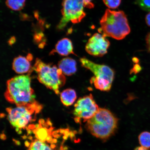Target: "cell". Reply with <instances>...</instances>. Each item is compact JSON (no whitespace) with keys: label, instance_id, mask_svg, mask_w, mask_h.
<instances>
[{"label":"cell","instance_id":"cell-1","mask_svg":"<svg viewBox=\"0 0 150 150\" xmlns=\"http://www.w3.org/2000/svg\"><path fill=\"white\" fill-rule=\"evenodd\" d=\"M30 74L17 76L7 81L4 96L8 102L20 106L37 102L31 86Z\"/></svg>","mask_w":150,"mask_h":150},{"label":"cell","instance_id":"cell-2","mask_svg":"<svg viewBox=\"0 0 150 150\" xmlns=\"http://www.w3.org/2000/svg\"><path fill=\"white\" fill-rule=\"evenodd\" d=\"M100 24L99 32L117 40L125 38L130 32L127 16L122 11L107 9L101 18Z\"/></svg>","mask_w":150,"mask_h":150},{"label":"cell","instance_id":"cell-3","mask_svg":"<svg viewBox=\"0 0 150 150\" xmlns=\"http://www.w3.org/2000/svg\"><path fill=\"white\" fill-rule=\"evenodd\" d=\"M86 125L87 130L93 136L106 139L117 129V119L109 110L100 108L95 115L87 121Z\"/></svg>","mask_w":150,"mask_h":150},{"label":"cell","instance_id":"cell-4","mask_svg":"<svg viewBox=\"0 0 150 150\" xmlns=\"http://www.w3.org/2000/svg\"><path fill=\"white\" fill-rule=\"evenodd\" d=\"M37 74L39 81L56 94L60 93L59 89L66 82L65 75L59 67L44 62L37 59L33 67Z\"/></svg>","mask_w":150,"mask_h":150},{"label":"cell","instance_id":"cell-5","mask_svg":"<svg viewBox=\"0 0 150 150\" xmlns=\"http://www.w3.org/2000/svg\"><path fill=\"white\" fill-rule=\"evenodd\" d=\"M80 62L82 67L91 71L94 75L90 80L91 83L100 91H110L115 76L112 69L108 66L94 63L86 58H81Z\"/></svg>","mask_w":150,"mask_h":150},{"label":"cell","instance_id":"cell-6","mask_svg":"<svg viewBox=\"0 0 150 150\" xmlns=\"http://www.w3.org/2000/svg\"><path fill=\"white\" fill-rule=\"evenodd\" d=\"M42 108V105L38 102L26 106L7 108V119L13 127L20 130L25 129L29 122L36 120V118H33V115L39 113Z\"/></svg>","mask_w":150,"mask_h":150},{"label":"cell","instance_id":"cell-7","mask_svg":"<svg viewBox=\"0 0 150 150\" xmlns=\"http://www.w3.org/2000/svg\"><path fill=\"white\" fill-rule=\"evenodd\" d=\"M62 5L63 17L58 26L59 29H63L70 21L79 23L86 16L83 0H63Z\"/></svg>","mask_w":150,"mask_h":150},{"label":"cell","instance_id":"cell-8","mask_svg":"<svg viewBox=\"0 0 150 150\" xmlns=\"http://www.w3.org/2000/svg\"><path fill=\"white\" fill-rule=\"evenodd\" d=\"M99 109L92 95L81 97L74 105V114L76 117L75 121L79 123L81 119L84 121L88 120L95 115Z\"/></svg>","mask_w":150,"mask_h":150},{"label":"cell","instance_id":"cell-9","mask_svg":"<svg viewBox=\"0 0 150 150\" xmlns=\"http://www.w3.org/2000/svg\"><path fill=\"white\" fill-rule=\"evenodd\" d=\"M110 44L105 35L96 33L88 41L86 46V51L92 56L102 57L107 53Z\"/></svg>","mask_w":150,"mask_h":150},{"label":"cell","instance_id":"cell-10","mask_svg":"<svg viewBox=\"0 0 150 150\" xmlns=\"http://www.w3.org/2000/svg\"><path fill=\"white\" fill-rule=\"evenodd\" d=\"M33 56L29 54L27 57L20 56L15 58L12 63V68L18 74H23L29 72L31 74L33 70L31 67V61Z\"/></svg>","mask_w":150,"mask_h":150},{"label":"cell","instance_id":"cell-11","mask_svg":"<svg viewBox=\"0 0 150 150\" xmlns=\"http://www.w3.org/2000/svg\"><path fill=\"white\" fill-rule=\"evenodd\" d=\"M52 52H57L59 55L63 56L70 54L75 55L72 42L67 38H63L59 40L56 44L55 49Z\"/></svg>","mask_w":150,"mask_h":150},{"label":"cell","instance_id":"cell-12","mask_svg":"<svg viewBox=\"0 0 150 150\" xmlns=\"http://www.w3.org/2000/svg\"><path fill=\"white\" fill-rule=\"evenodd\" d=\"M58 67L65 76H72L76 72V62L71 58H63L58 63Z\"/></svg>","mask_w":150,"mask_h":150},{"label":"cell","instance_id":"cell-13","mask_svg":"<svg viewBox=\"0 0 150 150\" xmlns=\"http://www.w3.org/2000/svg\"><path fill=\"white\" fill-rule=\"evenodd\" d=\"M60 96L62 103L67 106L72 105L77 98L76 91L71 88L64 90L60 93Z\"/></svg>","mask_w":150,"mask_h":150},{"label":"cell","instance_id":"cell-14","mask_svg":"<svg viewBox=\"0 0 150 150\" xmlns=\"http://www.w3.org/2000/svg\"><path fill=\"white\" fill-rule=\"evenodd\" d=\"M53 129V127H51L48 129L39 124V127L33 130V132L38 139L44 142L46 141V138L48 136H52V132Z\"/></svg>","mask_w":150,"mask_h":150},{"label":"cell","instance_id":"cell-15","mask_svg":"<svg viewBox=\"0 0 150 150\" xmlns=\"http://www.w3.org/2000/svg\"><path fill=\"white\" fill-rule=\"evenodd\" d=\"M26 0H6V4L7 6L15 11L21 10L25 6Z\"/></svg>","mask_w":150,"mask_h":150},{"label":"cell","instance_id":"cell-16","mask_svg":"<svg viewBox=\"0 0 150 150\" xmlns=\"http://www.w3.org/2000/svg\"><path fill=\"white\" fill-rule=\"evenodd\" d=\"M52 149L44 142L36 139L31 142L28 150H52Z\"/></svg>","mask_w":150,"mask_h":150},{"label":"cell","instance_id":"cell-17","mask_svg":"<svg viewBox=\"0 0 150 150\" xmlns=\"http://www.w3.org/2000/svg\"><path fill=\"white\" fill-rule=\"evenodd\" d=\"M139 141L141 146L146 149H150V132L144 131L139 136Z\"/></svg>","mask_w":150,"mask_h":150},{"label":"cell","instance_id":"cell-18","mask_svg":"<svg viewBox=\"0 0 150 150\" xmlns=\"http://www.w3.org/2000/svg\"><path fill=\"white\" fill-rule=\"evenodd\" d=\"M103 1L108 8L115 9L119 6L121 0H103Z\"/></svg>","mask_w":150,"mask_h":150},{"label":"cell","instance_id":"cell-19","mask_svg":"<svg viewBox=\"0 0 150 150\" xmlns=\"http://www.w3.org/2000/svg\"><path fill=\"white\" fill-rule=\"evenodd\" d=\"M137 3L143 10L150 11V0H136Z\"/></svg>","mask_w":150,"mask_h":150},{"label":"cell","instance_id":"cell-20","mask_svg":"<svg viewBox=\"0 0 150 150\" xmlns=\"http://www.w3.org/2000/svg\"><path fill=\"white\" fill-rule=\"evenodd\" d=\"M92 0H83L85 7L89 8H93L94 5L92 3Z\"/></svg>","mask_w":150,"mask_h":150},{"label":"cell","instance_id":"cell-21","mask_svg":"<svg viewBox=\"0 0 150 150\" xmlns=\"http://www.w3.org/2000/svg\"><path fill=\"white\" fill-rule=\"evenodd\" d=\"M146 41L148 51L150 53V32L146 36Z\"/></svg>","mask_w":150,"mask_h":150},{"label":"cell","instance_id":"cell-22","mask_svg":"<svg viewBox=\"0 0 150 150\" xmlns=\"http://www.w3.org/2000/svg\"><path fill=\"white\" fill-rule=\"evenodd\" d=\"M145 20L146 24L150 27V12L146 16Z\"/></svg>","mask_w":150,"mask_h":150},{"label":"cell","instance_id":"cell-23","mask_svg":"<svg viewBox=\"0 0 150 150\" xmlns=\"http://www.w3.org/2000/svg\"><path fill=\"white\" fill-rule=\"evenodd\" d=\"M16 39L15 37H12L10 39V40H9V44L10 45H12L15 42H16Z\"/></svg>","mask_w":150,"mask_h":150},{"label":"cell","instance_id":"cell-24","mask_svg":"<svg viewBox=\"0 0 150 150\" xmlns=\"http://www.w3.org/2000/svg\"><path fill=\"white\" fill-rule=\"evenodd\" d=\"M134 150H150V149H146L145 148L142 147V146H140V147L136 148Z\"/></svg>","mask_w":150,"mask_h":150},{"label":"cell","instance_id":"cell-25","mask_svg":"<svg viewBox=\"0 0 150 150\" xmlns=\"http://www.w3.org/2000/svg\"><path fill=\"white\" fill-rule=\"evenodd\" d=\"M1 139L5 140L6 139V136L4 134H1Z\"/></svg>","mask_w":150,"mask_h":150},{"label":"cell","instance_id":"cell-26","mask_svg":"<svg viewBox=\"0 0 150 150\" xmlns=\"http://www.w3.org/2000/svg\"><path fill=\"white\" fill-rule=\"evenodd\" d=\"M46 123L47 124V125H49V126H50L52 127V124L49 119H48L47 120Z\"/></svg>","mask_w":150,"mask_h":150},{"label":"cell","instance_id":"cell-27","mask_svg":"<svg viewBox=\"0 0 150 150\" xmlns=\"http://www.w3.org/2000/svg\"><path fill=\"white\" fill-rule=\"evenodd\" d=\"M28 129H35V125H30L28 127Z\"/></svg>","mask_w":150,"mask_h":150},{"label":"cell","instance_id":"cell-28","mask_svg":"<svg viewBox=\"0 0 150 150\" xmlns=\"http://www.w3.org/2000/svg\"><path fill=\"white\" fill-rule=\"evenodd\" d=\"M45 123V121L44 119H41L39 120V123L40 124L42 125L44 124Z\"/></svg>","mask_w":150,"mask_h":150},{"label":"cell","instance_id":"cell-29","mask_svg":"<svg viewBox=\"0 0 150 150\" xmlns=\"http://www.w3.org/2000/svg\"><path fill=\"white\" fill-rule=\"evenodd\" d=\"M25 145L26 147H28L30 145V144L29 142L27 141H26L25 142Z\"/></svg>","mask_w":150,"mask_h":150},{"label":"cell","instance_id":"cell-30","mask_svg":"<svg viewBox=\"0 0 150 150\" xmlns=\"http://www.w3.org/2000/svg\"><path fill=\"white\" fill-rule=\"evenodd\" d=\"M65 131V129H60L59 130V132L61 133V134H64Z\"/></svg>","mask_w":150,"mask_h":150},{"label":"cell","instance_id":"cell-31","mask_svg":"<svg viewBox=\"0 0 150 150\" xmlns=\"http://www.w3.org/2000/svg\"><path fill=\"white\" fill-rule=\"evenodd\" d=\"M14 141L15 143L16 144V145H20V142L19 141H18L15 140L14 139Z\"/></svg>","mask_w":150,"mask_h":150},{"label":"cell","instance_id":"cell-32","mask_svg":"<svg viewBox=\"0 0 150 150\" xmlns=\"http://www.w3.org/2000/svg\"><path fill=\"white\" fill-rule=\"evenodd\" d=\"M56 147V146L54 144H52V145H50V147H51L52 149H54Z\"/></svg>","mask_w":150,"mask_h":150},{"label":"cell","instance_id":"cell-33","mask_svg":"<svg viewBox=\"0 0 150 150\" xmlns=\"http://www.w3.org/2000/svg\"><path fill=\"white\" fill-rule=\"evenodd\" d=\"M60 137H61V136L59 135L58 134L56 135L55 136H54V137H55L56 138H59Z\"/></svg>","mask_w":150,"mask_h":150},{"label":"cell","instance_id":"cell-34","mask_svg":"<svg viewBox=\"0 0 150 150\" xmlns=\"http://www.w3.org/2000/svg\"><path fill=\"white\" fill-rule=\"evenodd\" d=\"M68 137L64 135V136L63 137V139L64 140H67V138H68Z\"/></svg>","mask_w":150,"mask_h":150},{"label":"cell","instance_id":"cell-35","mask_svg":"<svg viewBox=\"0 0 150 150\" xmlns=\"http://www.w3.org/2000/svg\"><path fill=\"white\" fill-rule=\"evenodd\" d=\"M53 143H56L57 142V140L56 139H53Z\"/></svg>","mask_w":150,"mask_h":150},{"label":"cell","instance_id":"cell-36","mask_svg":"<svg viewBox=\"0 0 150 150\" xmlns=\"http://www.w3.org/2000/svg\"><path fill=\"white\" fill-rule=\"evenodd\" d=\"M5 116H6V115H5V114H1V118H3L4 117H5Z\"/></svg>","mask_w":150,"mask_h":150},{"label":"cell","instance_id":"cell-37","mask_svg":"<svg viewBox=\"0 0 150 150\" xmlns=\"http://www.w3.org/2000/svg\"><path fill=\"white\" fill-rule=\"evenodd\" d=\"M22 131L21 130H20L19 131H18V133L19 134H22Z\"/></svg>","mask_w":150,"mask_h":150},{"label":"cell","instance_id":"cell-38","mask_svg":"<svg viewBox=\"0 0 150 150\" xmlns=\"http://www.w3.org/2000/svg\"><path fill=\"white\" fill-rule=\"evenodd\" d=\"M28 138H29V139L32 140L33 139V137L31 136H29Z\"/></svg>","mask_w":150,"mask_h":150},{"label":"cell","instance_id":"cell-39","mask_svg":"<svg viewBox=\"0 0 150 150\" xmlns=\"http://www.w3.org/2000/svg\"><path fill=\"white\" fill-rule=\"evenodd\" d=\"M23 139H26L27 138V137L26 136H24L23 137Z\"/></svg>","mask_w":150,"mask_h":150}]
</instances>
